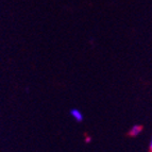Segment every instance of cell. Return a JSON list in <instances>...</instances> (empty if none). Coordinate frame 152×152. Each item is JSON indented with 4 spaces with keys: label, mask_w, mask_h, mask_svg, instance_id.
Listing matches in <instances>:
<instances>
[{
    "label": "cell",
    "mask_w": 152,
    "mask_h": 152,
    "mask_svg": "<svg viewBox=\"0 0 152 152\" xmlns=\"http://www.w3.org/2000/svg\"><path fill=\"white\" fill-rule=\"evenodd\" d=\"M70 116L72 117V119L76 120L77 122H81L83 120V114L82 112L78 109H72L70 111Z\"/></svg>",
    "instance_id": "1"
},
{
    "label": "cell",
    "mask_w": 152,
    "mask_h": 152,
    "mask_svg": "<svg viewBox=\"0 0 152 152\" xmlns=\"http://www.w3.org/2000/svg\"><path fill=\"white\" fill-rule=\"evenodd\" d=\"M142 126H140V124H135V126H133V127L130 129L129 134H130V136H132V137H136L142 133Z\"/></svg>",
    "instance_id": "2"
},
{
    "label": "cell",
    "mask_w": 152,
    "mask_h": 152,
    "mask_svg": "<svg viewBox=\"0 0 152 152\" xmlns=\"http://www.w3.org/2000/svg\"><path fill=\"white\" fill-rule=\"evenodd\" d=\"M91 142V138L89 136H86L85 137V142Z\"/></svg>",
    "instance_id": "3"
},
{
    "label": "cell",
    "mask_w": 152,
    "mask_h": 152,
    "mask_svg": "<svg viewBox=\"0 0 152 152\" xmlns=\"http://www.w3.org/2000/svg\"><path fill=\"white\" fill-rule=\"evenodd\" d=\"M149 152H152V138L150 140V144H149Z\"/></svg>",
    "instance_id": "4"
}]
</instances>
